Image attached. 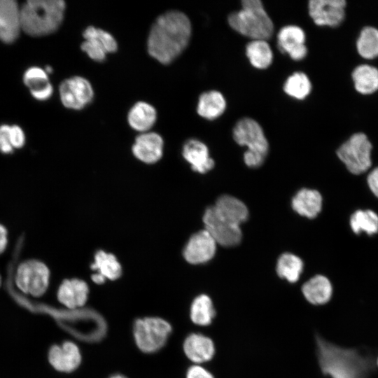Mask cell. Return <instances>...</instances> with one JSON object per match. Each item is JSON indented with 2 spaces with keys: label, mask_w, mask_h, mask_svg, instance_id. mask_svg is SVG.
Masks as SVG:
<instances>
[{
  "label": "cell",
  "mask_w": 378,
  "mask_h": 378,
  "mask_svg": "<svg viewBox=\"0 0 378 378\" xmlns=\"http://www.w3.org/2000/svg\"><path fill=\"white\" fill-rule=\"evenodd\" d=\"M2 283H3V280H2V277H1V274H0V288H1V286H2Z\"/></svg>",
  "instance_id": "obj_44"
},
{
  "label": "cell",
  "mask_w": 378,
  "mask_h": 378,
  "mask_svg": "<svg viewBox=\"0 0 378 378\" xmlns=\"http://www.w3.org/2000/svg\"><path fill=\"white\" fill-rule=\"evenodd\" d=\"M216 314L213 302L209 296L201 294L197 296L190 307V318L198 326L210 325Z\"/></svg>",
  "instance_id": "obj_29"
},
{
  "label": "cell",
  "mask_w": 378,
  "mask_h": 378,
  "mask_svg": "<svg viewBox=\"0 0 378 378\" xmlns=\"http://www.w3.org/2000/svg\"><path fill=\"white\" fill-rule=\"evenodd\" d=\"M316 356L321 372L330 378H368L374 370L372 357L356 349L337 346L315 335Z\"/></svg>",
  "instance_id": "obj_2"
},
{
  "label": "cell",
  "mask_w": 378,
  "mask_h": 378,
  "mask_svg": "<svg viewBox=\"0 0 378 378\" xmlns=\"http://www.w3.org/2000/svg\"><path fill=\"white\" fill-rule=\"evenodd\" d=\"M62 104L67 108L80 110L92 100L93 88L85 78L76 76L64 80L59 87Z\"/></svg>",
  "instance_id": "obj_11"
},
{
  "label": "cell",
  "mask_w": 378,
  "mask_h": 378,
  "mask_svg": "<svg viewBox=\"0 0 378 378\" xmlns=\"http://www.w3.org/2000/svg\"><path fill=\"white\" fill-rule=\"evenodd\" d=\"M250 64L258 69L268 68L273 62L272 50L266 40H251L246 46Z\"/></svg>",
  "instance_id": "obj_28"
},
{
  "label": "cell",
  "mask_w": 378,
  "mask_h": 378,
  "mask_svg": "<svg viewBox=\"0 0 378 378\" xmlns=\"http://www.w3.org/2000/svg\"><path fill=\"white\" fill-rule=\"evenodd\" d=\"M312 83L304 72L297 71L289 76L283 87L284 92L295 99H304L312 91Z\"/></svg>",
  "instance_id": "obj_32"
},
{
  "label": "cell",
  "mask_w": 378,
  "mask_h": 378,
  "mask_svg": "<svg viewBox=\"0 0 378 378\" xmlns=\"http://www.w3.org/2000/svg\"><path fill=\"white\" fill-rule=\"evenodd\" d=\"M171 332V325L158 317L139 318L134 325L136 344L145 353H153L161 349Z\"/></svg>",
  "instance_id": "obj_8"
},
{
  "label": "cell",
  "mask_w": 378,
  "mask_h": 378,
  "mask_svg": "<svg viewBox=\"0 0 378 378\" xmlns=\"http://www.w3.org/2000/svg\"><path fill=\"white\" fill-rule=\"evenodd\" d=\"M204 230L214 238L217 244L225 247L234 246L241 240V230L221 217L214 206L208 207L203 216Z\"/></svg>",
  "instance_id": "obj_10"
},
{
  "label": "cell",
  "mask_w": 378,
  "mask_h": 378,
  "mask_svg": "<svg viewBox=\"0 0 378 378\" xmlns=\"http://www.w3.org/2000/svg\"><path fill=\"white\" fill-rule=\"evenodd\" d=\"M8 244V230L4 225L0 223V255L6 250Z\"/></svg>",
  "instance_id": "obj_40"
},
{
  "label": "cell",
  "mask_w": 378,
  "mask_h": 378,
  "mask_svg": "<svg viewBox=\"0 0 378 378\" xmlns=\"http://www.w3.org/2000/svg\"><path fill=\"white\" fill-rule=\"evenodd\" d=\"M32 307L49 313L63 332L77 340L88 342H97L106 334L104 319L93 309L84 307L67 309L61 305L45 304L38 299L33 301Z\"/></svg>",
  "instance_id": "obj_3"
},
{
  "label": "cell",
  "mask_w": 378,
  "mask_h": 378,
  "mask_svg": "<svg viewBox=\"0 0 378 378\" xmlns=\"http://www.w3.org/2000/svg\"><path fill=\"white\" fill-rule=\"evenodd\" d=\"M192 33L188 16L178 10L160 15L150 30L147 50L149 55L162 64H169L188 46Z\"/></svg>",
  "instance_id": "obj_1"
},
{
  "label": "cell",
  "mask_w": 378,
  "mask_h": 378,
  "mask_svg": "<svg viewBox=\"0 0 378 378\" xmlns=\"http://www.w3.org/2000/svg\"><path fill=\"white\" fill-rule=\"evenodd\" d=\"M226 100L223 94L217 90L203 92L199 97L197 112L206 120L219 118L225 111Z\"/></svg>",
  "instance_id": "obj_25"
},
{
  "label": "cell",
  "mask_w": 378,
  "mask_h": 378,
  "mask_svg": "<svg viewBox=\"0 0 378 378\" xmlns=\"http://www.w3.org/2000/svg\"><path fill=\"white\" fill-rule=\"evenodd\" d=\"M157 111L150 104L145 102H136L130 110L127 120L134 130L147 132L155 124Z\"/></svg>",
  "instance_id": "obj_26"
},
{
  "label": "cell",
  "mask_w": 378,
  "mask_h": 378,
  "mask_svg": "<svg viewBox=\"0 0 378 378\" xmlns=\"http://www.w3.org/2000/svg\"><path fill=\"white\" fill-rule=\"evenodd\" d=\"M92 281L97 284H102L105 282L106 278L99 273H94L92 275Z\"/></svg>",
  "instance_id": "obj_41"
},
{
  "label": "cell",
  "mask_w": 378,
  "mask_h": 378,
  "mask_svg": "<svg viewBox=\"0 0 378 378\" xmlns=\"http://www.w3.org/2000/svg\"><path fill=\"white\" fill-rule=\"evenodd\" d=\"M50 271L43 262L37 259L21 261L15 268L13 283L22 294L34 298L42 297L48 290Z\"/></svg>",
  "instance_id": "obj_7"
},
{
  "label": "cell",
  "mask_w": 378,
  "mask_h": 378,
  "mask_svg": "<svg viewBox=\"0 0 378 378\" xmlns=\"http://www.w3.org/2000/svg\"><path fill=\"white\" fill-rule=\"evenodd\" d=\"M44 69L48 74L52 72V68L50 66H46Z\"/></svg>",
  "instance_id": "obj_42"
},
{
  "label": "cell",
  "mask_w": 378,
  "mask_h": 378,
  "mask_svg": "<svg viewBox=\"0 0 378 378\" xmlns=\"http://www.w3.org/2000/svg\"><path fill=\"white\" fill-rule=\"evenodd\" d=\"M276 270L280 278L289 283H295L298 281L302 272L303 262L297 255L285 253L279 256Z\"/></svg>",
  "instance_id": "obj_31"
},
{
  "label": "cell",
  "mask_w": 378,
  "mask_h": 378,
  "mask_svg": "<svg viewBox=\"0 0 378 378\" xmlns=\"http://www.w3.org/2000/svg\"><path fill=\"white\" fill-rule=\"evenodd\" d=\"M322 197L316 190L302 188L292 199L293 210L300 216L314 218L321 212Z\"/></svg>",
  "instance_id": "obj_24"
},
{
  "label": "cell",
  "mask_w": 378,
  "mask_h": 378,
  "mask_svg": "<svg viewBox=\"0 0 378 378\" xmlns=\"http://www.w3.org/2000/svg\"><path fill=\"white\" fill-rule=\"evenodd\" d=\"M65 10L63 0H28L20 6L22 30L34 37L52 34L61 26Z\"/></svg>",
  "instance_id": "obj_4"
},
{
  "label": "cell",
  "mask_w": 378,
  "mask_h": 378,
  "mask_svg": "<svg viewBox=\"0 0 378 378\" xmlns=\"http://www.w3.org/2000/svg\"><path fill=\"white\" fill-rule=\"evenodd\" d=\"M91 269L109 280H115L122 274V267L115 256L102 250L95 253Z\"/></svg>",
  "instance_id": "obj_30"
},
{
  "label": "cell",
  "mask_w": 378,
  "mask_h": 378,
  "mask_svg": "<svg viewBox=\"0 0 378 378\" xmlns=\"http://www.w3.org/2000/svg\"><path fill=\"white\" fill-rule=\"evenodd\" d=\"M164 142L162 136L155 132L139 134L132 146L134 155L140 161L153 164L162 156Z\"/></svg>",
  "instance_id": "obj_19"
},
{
  "label": "cell",
  "mask_w": 378,
  "mask_h": 378,
  "mask_svg": "<svg viewBox=\"0 0 378 378\" xmlns=\"http://www.w3.org/2000/svg\"><path fill=\"white\" fill-rule=\"evenodd\" d=\"M377 365H378V358H377Z\"/></svg>",
  "instance_id": "obj_45"
},
{
  "label": "cell",
  "mask_w": 378,
  "mask_h": 378,
  "mask_svg": "<svg viewBox=\"0 0 378 378\" xmlns=\"http://www.w3.org/2000/svg\"><path fill=\"white\" fill-rule=\"evenodd\" d=\"M350 226L357 234L361 232L374 234L378 232V215L370 209L357 210L350 217Z\"/></svg>",
  "instance_id": "obj_33"
},
{
  "label": "cell",
  "mask_w": 378,
  "mask_h": 378,
  "mask_svg": "<svg viewBox=\"0 0 378 378\" xmlns=\"http://www.w3.org/2000/svg\"><path fill=\"white\" fill-rule=\"evenodd\" d=\"M358 54L364 59L378 57V29L373 27H364L356 41Z\"/></svg>",
  "instance_id": "obj_34"
},
{
  "label": "cell",
  "mask_w": 378,
  "mask_h": 378,
  "mask_svg": "<svg viewBox=\"0 0 378 378\" xmlns=\"http://www.w3.org/2000/svg\"><path fill=\"white\" fill-rule=\"evenodd\" d=\"M186 378H214V377L203 367L195 365L188 370Z\"/></svg>",
  "instance_id": "obj_38"
},
{
  "label": "cell",
  "mask_w": 378,
  "mask_h": 378,
  "mask_svg": "<svg viewBox=\"0 0 378 378\" xmlns=\"http://www.w3.org/2000/svg\"><path fill=\"white\" fill-rule=\"evenodd\" d=\"M83 36L85 41L80 45L81 50L94 61H104L108 53L115 52L118 49L115 38L102 29L89 26L84 30Z\"/></svg>",
  "instance_id": "obj_12"
},
{
  "label": "cell",
  "mask_w": 378,
  "mask_h": 378,
  "mask_svg": "<svg viewBox=\"0 0 378 378\" xmlns=\"http://www.w3.org/2000/svg\"><path fill=\"white\" fill-rule=\"evenodd\" d=\"M355 89L362 94H370L378 90V69L369 64L356 66L352 72Z\"/></svg>",
  "instance_id": "obj_27"
},
{
  "label": "cell",
  "mask_w": 378,
  "mask_h": 378,
  "mask_svg": "<svg viewBox=\"0 0 378 378\" xmlns=\"http://www.w3.org/2000/svg\"><path fill=\"white\" fill-rule=\"evenodd\" d=\"M182 155L196 172L206 173L214 166V161L209 156L207 146L198 139L187 141L183 146Z\"/></svg>",
  "instance_id": "obj_20"
},
{
  "label": "cell",
  "mask_w": 378,
  "mask_h": 378,
  "mask_svg": "<svg viewBox=\"0 0 378 378\" xmlns=\"http://www.w3.org/2000/svg\"><path fill=\"white\" fill-rule=\"evenodd\" d=\"M230 27L252 40H267L274 32V24L260 0H244L241 8L227 17Z\"/></svg>",
  "instance_id": "obj_5"
},
{
  "label": "cell",
  "mask_w": 378,
  "mask_h": 378,
  "mask_svg": "<svg viewBox=\"0 0 378 378\" xmlns=\"http://www.w3.org/2000/svg\"><path fill=\"white\" fill-rule=\"evenodd\" d=\"M15 149L11 144L10 125L3 124L0 125V153L5 155H11Z\"/></svg>",
  "instance_id": "obj_36"
},
{
  "label": "cell",
  "mask_w": 378,
  "mask_h": 378,
  "mask_svg": "<svg viewBox=\"0 0 378 378\" xmlns=\"http://www.w3.org/2000/svg\"><path fill=\"white\" fill-rule=\"evenodd\" d=\"M11 144L15 150L21 149L26 142L24 130L18 125H10Z\"/></svg>",
  "instance_id": "obj_37"
},
{
  "label": "cell",
  "mask_w": 378,
  "mask_h": 378,
  "mask_svg": "<svg viewBox=\"0 0 378 378\" xmlns=\"http://www.w3.org/2000/svg\"><path fill=\"white\" fill-rule=\"evenodd\" d=\"M110 378H127V377L121 374H115L111 377Z\"/></svg>",
  "instance_id": "obj_43"
},
{
  "label": "cell",
  "mask_w": 378,
  "mask_h": 378,
  "mask_svg": "<svg viewBox=\"0 0 378 378\" xmlns=\"http://www.w3.org/2000/svg\"><path fill=\"white\" fill-rule=\"evenodd\" d=\"M344 0H311L308 3L310 18L318 26L335 27L345 18Z\"/></svg>",
  "instance_id": "obj_13"
},
{
  "label": "cell",
  "mask_w": 378,
  "mask_h": 378,
  "mask_svg": "<svg viewBox=\"0 0 378 378\" xmlns=\"http://www.w3.org/2000/svg\"><path fill=\"white\" fill-rule=\"evenodd\" d=\"M183 350L191 361L202 363L213 358L215 346L211 338L202 334L192 333L186 338Z\"/></svg>",
  "instance_id": "obj_21"
},
{
  "label": "cell",
  "mask_w": 378,
  "mask_h": 378,
  "mask_svg": "<svg viewBox=\"0 0 378 378\" xmlns=\"http://www.w3.org/2000/svg\"><path fill=\"white\" fill-rule=\"evenodd\" d=\"M89 288L85 281L78 278L64 279L56 293L58 303L67 309L82 308L85 304Z\"/></svg>",
  "instance_id": "obj_17"
},
{
  "label": "cell",
  "mask_w": 378,
  "mask_h": 378,
  "mask_svg": "<svg viewBox=\"0 0 378 378\" xmlns=\"http://www.w3.org/2000/svg\"><path fill=\"white\" fill-rule=\"evenodd\" d=\"M367 182L372 192L378 197V167L368 174Z\"/></svg>",
  "instance_id": "obj_39"
},
{
  "label": "cell",
  "mask_w": 378,
  "mask_h": 378,
  "mask_svg": "<svg viewBox=\"0 0 378 378\" xmlns=\"http://www.w3.org/2000/svg\"><path fill=\"white\" fill-rule=\"evenodd\" d=\"M276 38L279 50L287 53L293 60L301 61L307 55L306 35L299 26L289 24L283 27L279 31Z\"/></svg>",
  "instance_id": "obj_15"
},
{
  "label": "cell",
  "mask_w": 378,
  "mask_h": 378,
  "mask_svg": "<svg viewBox=\"0 0 378 378\" xmlns=\"http://www.w3.org/2000/svg\"><path fill=\"white\" fill-rule=\"evenodd\" d=\"M213 206L221 217L239 226L248 217L246 206L231 195H224L219 197Z\"/></svg>",
  "instance_id": "obj_23"
},
{
  "label": "cell",
  "mask_w": 378,
  "mask_h": 378,
  "mask_svg": "<svg viewBox=\"0 0 378 378\" xmlns=\"http://www.w3.org/2000/svg\"><path fill=\"white\" fill-rule=\"evenodd\" d=\"M372 144L363 133H356L337 150L340 160L354 174L365 172L371 167Z\"/></svg>",
  "instance_id": "obj_9"
},
{
  "label": "cell",
  "mask_w": 378,
  "mask_h": 378,
  "mask_svg": "<svg viewBox=\"0 0 378 378\" xmlns=\"http://www.w3.org/2000/svg\"><path fill=\"white\" fill-rule=\"evenodd\" d=\"M216 242L205 230L192 234L183 251V257L190 264H202L214 256Z\"/></svg>",
  "instance_id": "obj_16"
},
{
  "label": "cell",
  "mask_w": 378,
  "mask_h": 378,
  "mask_svg": "<svg viewBox=\"0 0 378 378\" xmlns=\"http://www.w3.org/2000/svg\"><path fill=\"white\" fill-rule=\"evenodd\" d=\"M302 292L308 302L314 305H323L331 299L332 286L325 276L317 274L302 286Z\"/></svg>",
  "instance_id": "obj_22"
},
{
  "label": "cell",
  "mask_w": 378,
  "mask_h": 378,
  "mask_svg": "<svg viewBox=\"0 0 378 378\" xmlns=\"http://www.w3.org/2000/svg\"><path fill=\"white\" fill-rule=\"evenodd\" d=\"M48 359L57 372L70 374L79 367L82 357L77 344L66 340L61 344H54L50 348Z\"/></svg>",
  "instance_id": "obj_14"
},
{
  "label": "cell",
  "mask_w": 378,
  "mask_h": 378,
  "mask_svg": "<svg viewBox=\"0 0 378 378\" xmlns=\"http://www.w3.org/2000/svg\"><path fill=\"white\" fill-rule=\"evenodd\" d=\"M232 136L237 144L247 147L244 161L248 167L255 168L262 164L268 153L269 144L255 120L246 117L238 120L232 130Z\"/></svg>",
  "instance_id": "obj_6"
},
{
  "label": "cell",
  "mask_w": 378,
  "mask_h": 378,
  "mask_svg": "<svg viewBox=\"0 0 378 378\" xmlns=\"http://www.w3.org/2000/svg\"><path fill=\"white\" fill-rule=\"evenodd\" d=\"M21 27L20 6L15 0H0V41L12 43L18 37Z\"/></svg>",
  "instance_id": "obj_18"
},
{
  "label": "cell",
  "mask_w": 378,
  "mask_h": 378,
  "mask_svg": "<svg viewBox=\"0 0 378 378\" xmlns=\"http://www.w3.org/2000/svg\"><path fill=\"white\" fill-rule=\"evenodd\" d=\"M22 80L29 89L30 94L41 90L52 84L45 69L39 66L28 68L23 74Z\"/></svg>",
  "instance_id": "obj_35"
}]
</instances>
